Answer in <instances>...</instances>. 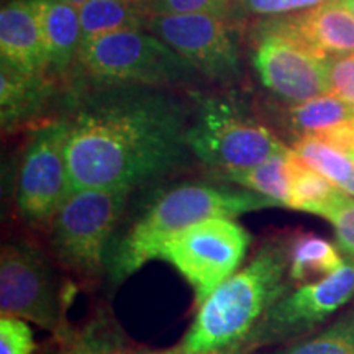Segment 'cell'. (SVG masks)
<instances>
[{"mask_svg": "<svg viewBox=\"0 0 354 354\" xmlns=\"http://www.w3.org/2000/svg\"><path fill=\"white\" fill-rule=\"evenodd\" d=\"M250 243L248 230L232 216H212L162 243L156 259L166 261L185 279L198 307L238 271Z\"/></svg>", "mask_w": 354, "mask_h": 354, "instance_id": "8", "label": "cell"}, {"mask_svg": "<svg viewBox=\"0 0 354 354\" xmlns=\"http://www.w3.org/2000/svg\"><path fill=\"white\" fill-rule=\"evenodd\" d=\"M76 66L95 87L167 88L190 84L201 74L169 44L143 28L120 30L87 39L82 43Z\"/></svg>", "mask_w": 354, "mask_h": 354, "instance_id": "5", "label": "cell"}, {"mask_svg": "<svg viewBox=\"0 0 354 354\" xmlns=\"http://www.w3.org/2000/svg\"><path fill=\"white\" fill-rule=\"evenodd\" d=\"M82 43L100 35L120 30L148 28L151 13L148 7L127 0H88L79 7Z\"/></svg>", "mask_w": 354, "mask_h": 354, "instance_id": "18", "label": "cell"}, {"mask_svg": "<svg viewBox=\"0 0 354 354\" xmlns=\"http://www.w3.org/2000/svg\"><path fill=\"white\" fill-rule=\"evenodd\" d=\"M342 192L328 177L308 166L292 149L289 209L322 216Z\"/></svg>", "mask_w": 354, "mask_h": 354, "instance_id": "22", "label": "cell"}, {"mask_svg": "<svg viewBox=\"0 0 354 354\" xmlns=\"http://www.w3.org/2000/svg\"><path fill=\"white\" fill-rule=\"evenodd\" d=\"M74 286L63 284L46 254L30 241L6 243L0 254V312L61 336L73 328L68 320Z\"/></svg>", "mask_w": 354, "mask_h": 354, "instance_id": "7", "label": "cell"}, {"mask_svg": "<svg viewBox=\"0 0 354 354\" xmlns=\"http://www.w3.org/2000/svg\"><path fill=\"white\" fill-rule=\"evenodd\" d=\"M130 194L127 187H92L66 198L50 223L51 253L66 271L82 279L107 271L112 234Z\"/></svg>", "mask_w": 354, "mask_h": 354, "instance_id": "6", "label": "cell"}, {"mask_svg": "<svg viewBox=\"0 0 354 354\" xmlns=\"http://www.w3.org/2000/svg\"><path fill=\"white\" fill-rule=\"evenodd\" d=\"M354 299V258L320 281L307 282L276 300L254 328L238 343L246 351L289 344L320 330L333 313Z\"/></svg>", "mask_w": 354, "mask_h": 354, "instance_id": "9", "label": "cell"}, {"mask_svg": "<svg viewBox=\"0 0 354 354\" xmlns=\"http://www.w3.org/2000/svg\"><path fill=\"white\" fill-rule=\"evenodd\" d=\"M130 346L118 323L109 313L97 312L82 326L53 336L41 354H123Z\"/></svg>", "mask_w": 354, "mask_h": 354, "instance_id": "17", "label": "cell"}, {"mask_svg": "<svg viewBox=\"0 0 354 354\" xmlns=\"http://www.w3.org/2000/svg\"><path fill=\"white\" fill-rule=\"evenodd\" d=\"M212 354H256V353H250L243 346H240V344H234V346H230L227 349H221V351H216Z\"/></svg>", "mask_w": 354, "mask_h": 354, "instance_id": "31", "label": "cell"}, {"mask_svg": "<svg viewBox=\"0 0 354 354\" xmlns=\"http://www.w3.org/2000/svg\"><path fill=\"white\" fill-rule=\"evenodd\" d=\"M64 2H68V3H71V6H74V7H81V6H84V3L86 2H88V0H64Z\"/></svg>", "mask_w": 354, "mask_h": 354, "instance_id": "33", "label": "cell"}, {"mask_svg": "<svg viewBox=\"0 0 354 354\" xmlns=\"http://www.w3.org/2000/svg\"><path fill=\"white\" fill-rule=\"evenodd\" d=\"M148 28L169 44L203 77L230 84L241 77L238 44L223 19L209 13L151 15Z\"/></svg>", "mask_w": 354, "mask_h": 354, "instance_id": "11", "label": "cell"}, {"mask_svg": "<svg viewBox=\"0 0 354 354\" xmlns=\"http://www.w3.org/2000/svg\"><path fill=\"white\" fill-rule=\"evenodd\" d=\"M336 2H338L339 6H343L344 8H346V10L354 17V0H336Z\"/></svg>", "mask_w": 354, "mask_h": 354, "instance_id": "32", "label": "cell"}, {"mask_svg": "<svg viewBox=\"0 0 354 354\" xmlns=\"http://www.w3.org/2000/svg\"><path fill=\"white\" fill-rule=\"evenodd\" d=\"M343 263L339 248L325 238L313 233L295 234L292 238L289 277L294 284L308 281L313 276H330Z\"/></svg>", "mask_w": 354, "mask_h": 354, "instance_id": "21", "label": "cell"}, {"mask_svg": "<svg viewBox=\"0 0 354 354\" xmlns=\"http://www.w3.org/2000/svg\"><path fill=\"white\" fill-rule=\"evenodd\" d=\"M290 159L292 148L287 151L274 154L261 165L250 169L228 172L218 176L225 183L234 184L238 187L253 190L269 201L276 207H287L290 202Z\"/></svg>", "mask_w": 354, "mask_h": 354, "instance_id": "19", "label": "cell"}, {"mask_svg": "<svg viewBox=\"0 0 354 354\" xmlns=\"http://www.w3.org/2000/svg\"><path fill=\"white\" fill-rule=\"evenodd\" d=\"M264 30L284 35L323 57L354 53V17L336 0L269 21Z\"/></svg>", "mask_w": 354, "mask_h": 354, "instance_id": "13", "label": "cell"}, {"mask_svg": "<svg viewBox=\"0 0 354 354\" xmlns=\"http://www.w3.org/2000/svg\"><path fill=\"white\" fill-rule=\"evenodd\" d=\"M50 57V73L56 79L68 76L82 48L79 8L64 0H32Z\"/></svg>", "mask_w": 354, "mask_h": 354, "instance_id": "16", "label": "cell"}, {"mask_svg": "<svg viewBox=\"0 0 354 354\" xmlns=\"http://www.w3.org/2000/svg\"><path fill=\"white\" fill-rule=\"evenodd\" d=\"M37 349L28 323L17 317L0 318V354H33Z\"/></svg>", "mask_w": 354, "mask_h": 354, "instance_id": "26", "label": "cell"}, {"mask_svg": "<svg viewBox=\"0 0 354 354\" xmlns=\"http://www.w3.org/2000/svg\"><path fill=\"white\" fill-rule=\"evenodd\" d=\"M230 0H151L148 10L151 15L162 13H209L225 19Z\"/></svg>", "mask_w": 354, "mask_h": 354, "instance_id": "27", "label": "cell"}, {"mask_svg": "<svg viewBox=\"0 0 354 354\" xmlns=\"http://www.w3.org/2000/svg\"><path fill=\"white\" fill-rule=\"evenodd\" d=\"M322 216L333 225L339 251L354 258V197L342 192Z\"/></svg>", "mask_w": 354, "mask_h": 354, "instance_id": "25", "label": "cell"}, {"mask_svg": "<svg viewBox=\"0 0 354 354\" xmlns=\"http://www.w3.org/2000/svg\"><path fill=\"white\" fill-rule=\"evenodd\" d=\"M189 112L166 87H95L71 118L69 196L92 187L135 189L185 161Z\"/></svg>", "mask_w": 354, "mask_h": 354, "instance_id": "1", "label": "cell"}, {"mask_svg": "<svg viewBox=\"0 0 354 354\" xmlns=\"http://www.w3.org/2000/svg\"><path fill=\"white\" fill-rule=\"evenodd\" d=\"M127 2H131V3H138V6H146V7H148V3L151 2V0H127Z\"/></svg>", "mask_w": 354, "mask_h": 354, "instance_id": "34", "label": "cell"}, {"mask_svg": "<svg viewBox=\"0 0 354 354\" xmlns=\"http://www.w3.org/2000/svg\"><path fill=\"white\" fill-rule=\"evenodd\" d=\"M187 145L192 156L216 176L250 169L289 149L240 100L228 95L196 97Z\"/></svg>", "mask_w": 354, "mask_h": 354, "instance_id": "4", "label": "cell"}, {"mask_svg": "<svg viewBox=\"0 0 354 354\" xmlns=\"http://www.w3.org/2000/svg\"><path fill=\"white\" fill-rule=\"evenodd\" d=\"M56 81L50 73H21L0 63L2 130L12 131L35 120L55 94Z\"/></svg>", "mask_w": 354, "mask_h": 354, "instance_id": "15", "label": "cell"}, {"mask_svg": "<svg viewBox=\"0 0 354 354\" xmlns=\"http://www.w3.org/2000/svg\"><path fill=\"white\" fill-rule=\"evenodd\" d=\"M292 238H268L248 263L197 307L183 344L189 354H212L241 343L269 307L287 294Z\"/></svg>", "mask_w": 354, "mask_h": 354, "instance_id": "2", "label": "cell"}, {"mask_svg": "<svg viewBox=\"0 0 354 354\" xmlns=\"http://www.w3.org/2000/svg\"><path fill=\"white\" fill-rule=\"evenodd\" d=\"M276 203L258 192L228 185L184 183L158 194L125 232L112 241L107 256V279L118 286L156 259L165 241L184 228L212 216H236L274 209Z\"/></svg>", "mask_w": 354, "mask_h": 354, "instance_id": "3", "label": "cell"}, {"mask_svg": "<svg viewBox=\"0 0 354 354\" xmlns=\"http://www.w3.org/2000/svg\"><path fill=\"white\" fill-rule=\"evenodd\" d=\"M123 354H189L185 351L183 344H176V346L166 348V349H148V348H133L128 346Z\"/></svg>", "mask_w": 354, "mask_h": 354, "instance_id": "30", "label": "cell"}, {"mask_svg": "<svg viewBox=\"0 0 354 354\" xmlns=\"http://www.w3.org/2000/svg\"><path fill=\"white\" fill-rule=\"evenodd\" d=\"M326 59L284 35L266 30L253 55L263 86L292 104L330 94Z\"/></svg>", "mask_w": 354, "mask_h": 354, "instance_id": "12", "label": "cell"}, {"mask_svg": "<svg viewBox=\"0 0 354 354\" xmlns=\"http://www.w3.org/2000/svg\"><path fill=\"white\" fill-rule=\"evenodd\" d=\"M246 12L263 17H286L317 7L328 0H238Z\"/></svg>", "mask_w": 354, "mask_h": 354, "instance_id": "29", "label": "cell"}, {"mask_svg": "<svg viewBox=\"0 0 354 354\" xmlns=\"http://www.w3.org/2000/svg\"><path fill=\"white\" fill-rule=\"evenodd\" d=\"M272 354H354V299L328 325Z\"/></svg>", "mask_w": 354, "mask_h": 354, "instance_id": "24", "label": "cell"}, {"mask_svg": "<svg viewBox=\"0 0 354 354\" xmlns=\"http://www.w3.org/2000/svg\"><path fill=\"white\" fill-rule=\"evenodd\" d=\"M354 117V107L336 97L335 94H323L315 99L294 104L289 109L287 120L292 130L300 136H315L322 138L323 135L343 125L344 122Z\"/></svg>", "mask_w": 354, "mask_h": 354, "instance_id": "20", "label": "cell"}, {"mask_svg": "<svg viewBox=\"0 0 354 354\" xmlns=\"http://www.w3.org/2000/svg\"><path fill=\"white\" fill-rule=\"evenodd\" d=\"M292 149L308 166L328 177L336 187L354 197V154L315 136H300Z\"/></svg>", "mask_w": 354, "mask_h": 354, "instance_id": "23", "label": "cell"}, {"mask_svg": "<svg viewBox=\"0 0 354 354\" xmlns=\"http://www.w3.org/2000/svg\"><path fill=\"white\" fill-rule=\"evenodd\" d=\"M71 120H51L35 128L20 156L15 185L19 215L33 227L51 223L69 197L68 146Z\"/></svg>", "mask_w": 354, "mask_h": 354, "instance_id": "10", "label": "cell"}, {"mask_svg": "<svg viewBox=\"0 0 354 354\" xmlns=\"http://www.w3.org/2000/svg\"><path fill=\"white\" fill-rule=\"evenodd\" d=\"M326 71L331 94L354 107V56H330Z\"/></svg>", "mask_w": 354, "mask_h": 354, "instance_id": "28", "label": "cell"}, {"mask_svg": "<svg viewBox=\"0 0 354 354\" xmlns=\"http://www.w3.org/2000/svg\"><path fill=\"white\" fill-rule=\"evenodd\" d=\"M0 63L21 73H50L46 43L32 0H10L2 6Z\"/></svg>", "mask_w": 354, "mask_h": 354, "instance_id": "14", "label": "cell"}]
</instances>
